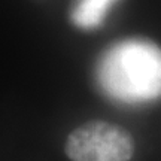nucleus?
Segmentation results:
<instances>
[{"label":"nucleus","mask_w":161,"mask_h":161,"mask_svg":"<svg viewBox=\"0 0 161 161\" xmlns=\"http://www.w3.org/2000/svg\"><path fill=\"white\" fill-rule=\"evenodd\" d=\"M102 91L121 103L161 97V48L148 39H125L108 48L96 67Z\"/></svg>","instance_id":"obj_1"},{"label":"nucleus","mask_w":161,"mask_h":161,"mask_svg":"<svg viewBox=\"0 0 161 161\" xmlns=\"http://www.w3.org/2000/svg\"><path fill=\"white\" fill-rule=\"evenodd\" d=\"M64 151L72 161H130L134 140L116 124L90 121L70 133Z\"/></svg>","instance_id":"obj_2"},{"label":"nucleus","mask_w":161,"mask_h":161,"mask_svg":"<svg viewBox=\"0 0 161 161\" xmlns=\"http://www.w3.org/2000/svg\"><path fill=\"white\" fill-rule=\"evenodd\" d=\"M118 0H78L72 9L70 19L78 29L92 30L100 27L110 8Z\"/></svg>","instance_id":"obj_3"}]
</instances>
